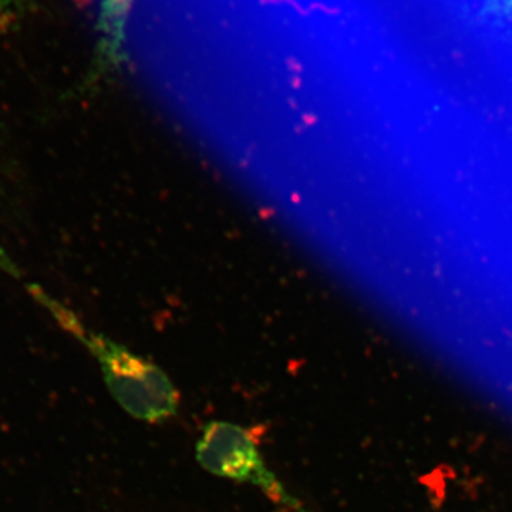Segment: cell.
Segmentation results:
<instances>
[{
  "label": "cell",
  "instance_id": "obj_5",
  "mask_svg": "<svg viewBox=\"0 0 512 512\" xmlns=\"http://www.w3.org/2000/svg\"><path fill=\"white\" fill-rule=\"evenodd\" d=\"M20 0H0V30L18 16Z\"/></svg>",
  "mask_w": 512,
  "mask_h": 512
},
{
  "label": "cell",
  "instance_id": "obj_3",
  "mask_svg": "<svg viewBox=\"0 0 512 512\" xmlns=\"http://www.w3.org/2000/svg\"><path fill=\"white\" fill-rule=\"evenodd\" d=\"M134 2L136 0H101V56L111 67H119L126 60V26Z\"/></svg>",
  "mask_w": 512,
  "mask_h": 512
},
{
  "label": "cell",
  "instance_id": "obj_4",
  "mask_svg": "<svg viewBox=\"0 0 512 512\" xmlns=\"http://www.w3.org/2000/svg\"><path fill=\"white\" fill-rule=\"evenodd\" d=\"M488 12L512 23V0H478Z\"/></svg>",
  "mask_w": 512,
  "mask_h": 512
},
{
  "label": "cell",
  "instance_id": "obj_1",
  "mask_svg": "<svg viewBox=\"0 0 512 512\" xmlns=\"http://www.w3.org/2000/svg\"><path fill=\"white\" fill-rule=\"evenodd\" d=\"M42 301L55 312L64 328L86 343L99 360L104 379L114 399L126 412L140 420L160 421L174 416L178 409V393L163 370L121 348L104 336L87 332L72 313L50 301L42 292Z\"/></svg>",
  "mask_w": 512,
  "mask_h": 512
},
{
  "label": "cell",
  "instance_id": "obj_2",
  "mask_svg": "<svg viewBox=\"0 0 512 512\" xmlns=\"http://www.w3.org/2000/svg\"><path fill=\"white\" fill-rule=\"evenodd\" d=\"M197 458L215 476L254 484L276 503L298 508V503L266 468L252 434L237 424L225 421L208 424L198 441Z\"/></svg>",
  "mask_w": 512,
  "mask_h": 512
}]
</instances>
